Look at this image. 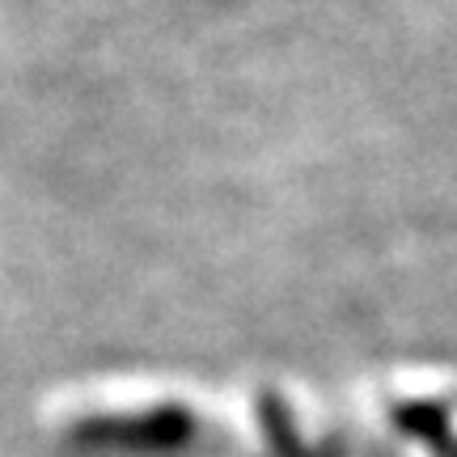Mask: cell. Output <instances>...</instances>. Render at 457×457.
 I'll list each match as a JSON object with an SVG mask.
<instances>
[{
	"label": "cell",
	"mask_w": 457,
	"mask_h": 457,
	"mask_svg": "<svg viewBox=\"0 0 457 457\" xmlns=\"http://www.w3.org/2000/svg\"><path fill=\"white\" fill-rule=\"evenodd\" d=\"M212 420V398L162 373H98L43 394L38 428L64 449L174 453Z\"/></svg>",
	"instance_id": "cell-1"
},
{
	"label": "cell",
	"mask_w": 457,
	"mask_h": 457,
	"mask_svg": "<svg viewBox=\"0 0 457 457\" xmlns=\"http://www.w3.org/2000/svg\"><path fill=\"white\" fill-rule=\"evenodd\" d=\"M360 415L403 453L441 441L457 424V373L441 364H398L360 381Z\"/></svg>",
	"instance_id": "cell-3"
},
{
	"label": "cell",
	"mask_w": 457,
	"mask_h": 457,
	"mask_svg": "<svg viewBox=\"0 0 457 457\" xmlns=\"http://www.w3.org/2000/svg\"><path fill=\"white\" fill-rule=\"evenodd\" d=\"M212 424L242 457H343V432L305 386L245 373L212 398Z\"/></svg>",
	"instance_id": "cell-2"
}]
</instances>
